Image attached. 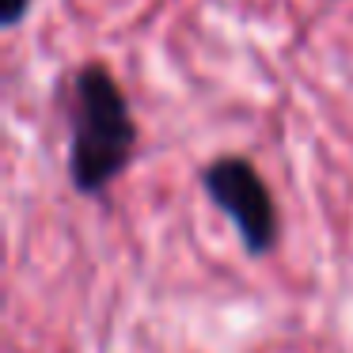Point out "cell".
<instances>
[{"label": "cell", "instance_id": "6da1fadb", "mask_svg": "<svg viewBox=\"0 0 353 353\" xmlns=\"http://www.w3.org/2000/svg\"><path fill=\"white\" fill-rule=\"evenodd\" d=\"M69 183L84 198H99L133 160L137 122L125 92L107 65H80L69 99Z\"/></svg>", "mask_w": 353, "mask_h": 353}, {"label": "cell", "instance_id": "7a4b0ae2", "mask_svg": "<svg viewBox=\"0 0 353 353\" xmlns=\"http://www.w3.org/2000/svg\"><path fill=\"white\" fill-rule=\"evenodd\" d=\"M201 190L232 221L239 243H243V251L251 259H262V254H270L277 247V232H281V224H277V201L251 160H243V156H221V160L205 163Z\"/></svg>", "mask_w": 353, "mask_h": 353}, {"label": "cell", "instance_id": "3957f363", "mask_svg": "<svg viewBox=\"0 0 353 353\" xmlns=\"http://www.w3.org/2000/svg\"><path fill=\"white\" fill-rule=\"evenodd\" d=\"M27 12H31V0H0V23L4 27H19Z\"/></svg>", "mask_w": 353, "mask_h": 353}]
</instances>
